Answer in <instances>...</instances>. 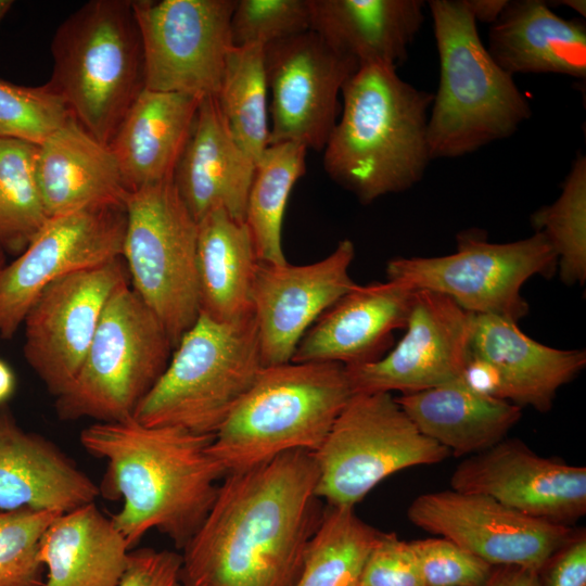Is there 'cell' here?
I'll use <instances>...</instances> for the list:
<instances>
[{"label":"cell","instance_id":"4","mask_svg":"<svg viewBox=\"0 0 586 586\" xmlns=\"http://www.w3.org/2000/svg\"><path fill=\"white\" fill-rule=\"evenodd\" d=\"M440 84L428 120L432 160L459 157L512 136L531 105L482 42L466 0H432Z\"/></svg>","mask_w":586,"mask_h":586},{"label":"cell","instance_id":"5","mask_svg":"<svg viewBox=\"0 0 586 586\" xmlns=\"http://www.w3.org/2000/svg\"><path fill=\"white\" fill-rule=\"evenodd\" d=\"M353 394L339 362L264 366L214 435L209 451L227 474L286 451L314 453Z\"/></svg>","mask_w":586,"mask_h":586},{"label":"cell","instance_id":"33","mask_svg":"<svg viewBox=\"0 0 586 586\" xmlns=\"http://www.w3.org/2000/svg\"><path fill=\"white\" fill-rule=\"evenodd\" d=\"M381 533L354 508L327 505L295 586H357Z\"/></svg>","mask_w":586,"mask_h":586},{"label":"cell","instance_id":"2","mask_svg":"<svg viewBox=\"0 0 586 586\" xmlns=\"http://www.w3.org/2000/svg\"><path fill=\"white\" fill-rule=\"evenodd\" d=\"M213 438L133 417L81 431V446L106 463L100 493L123 499L111 519L130 548L151 530L181 549L193 536L227 475L209 451Z\"/></svg>","mask_w":586,"mask_h":586},{"label":"cell","instance_id":"49","mask_svg":"<svg viewBox=\"0 0 586 586\" xmlns=\"http://www.w3.org/2000/svg\"><path fill=\"white\" fill-rule=\"evenodd\" d=\"M4 250L0 246V271L5 266V257H4Z\"/></svg>","mask_w":586,"mask_h":586},{"label":"cell","instance_id":"47","mask_svg":"<svg viewBox=\"0 0 586 586\" xmlns=\"http://www.w3.org/2000/svg\"><path fill=\"white\" fill-rule=\"evenodd\" d=\"M558 3H561L564 7H568L578 14L583 15L585 17L586 15V2L585 0H562Z\"/></svg>","mask_w":586,"mask_h":586},{"label":"cell","instance_id":"20","mask_svg":"<svg viewBox=\"0 0 586 586\" xmlns=\"http://www.w3.org/2000/svg\"><path fill=\"white\" fill-rule=\"evenodd\" d=\"M415 289L398 280L357 284L306 331L291 361L355 366L386 354L405 328Z\"/></svg>","mask_w":586,"mask_h":586},{"label":"cell","instance_id":"11","mask_svg":"<svg viewBox=\"0 0 586 586\" xmlns=\"http://www.w3.org/2000/svg\"><path fill=\"white\" fill-rule=\"evenodd\" d=\"M557 257L546 238L493 243L481 230L457 235L455 253L434 257H395L386 265L387 279L415 290L441 293L473 315H495L518 322L528 313L521 294L532 277L550 276Z\"/></svg>","mask_w":586,"mask_h":586},{"label":"cell","instance_id":"1","mask_svg":"<svg viewBox=\"0 0 586 586\" xmlns=\"http://www.w3.org/2000/svg\"><path fill=\"white\" fill-rule=\"evenodd\" d=\"M308 450L228 473L182 548V586H295L324 506Z\"/></svg>","mask_w":586,"mask_h":586},{"label":"cell","instance_id":"24","mask_svg":"<svg viewBox=\"0 0 586 586\" xmlns=\"http://www.w3.org/2000/svg\"><path fill=\"white\" fill-rule=\"evenodd\" d=\"M37 174L48 217L125 206L130 192L110 148L74 117L38 145Z\"/></svg>","mask_w":586,"mask_h":586},{"label":"cell","instance_id":"17","mask_svg":"<svg viewBox=\"0 0 586 586\" xmlns=\"http://www.w3.org/2000/svg\"><path fill=\"white\" fill-rule=\"evenodd\" d=\"M398 343L375 361L345 366L353 393H417L458 379L470 356L473 314L447 296L415 290Z\"/></svg>","mask_w":586,"mask_h":586},{"label":"cell","instance_id":"48","mask_svg":"<svg viewBox=\"0 0 586 586\" xmlns=\"http://www.w3.org/2000/svg\"><path fill=\"white\" fill-rule=\"evenodd\" d=\"M12 5L13 1L11 0H0V23Z\"/></svg>","mask_w":586,"mask_h":586},{"label":"cell","instance_id":"27","mask_svg":"<svg viewBox=\"0 0 586 586\" xmlns=\"http://www.w3.org/2000/svg\"><path fill=\"white\" fill-rule=\"evenodd\" d=\"M489 54L510 75L559 74L585 79L586 25L540 0L509 1L491 25Z\"/></svg>","mask_w":586,"mask_h":586},{"label":"cell","instance_id":"18","mask_svg":"<svg viewBox=\"0 0 586 586\" xmlns=\"http://www.w3.org/2000/svg\"><path fill=\"white\" fill-rule=\"evenodd\" d=\"M450 486L553 524L572 526L586 513V468L540 456L518 438L469 456L453 472Z\"/></svg>","mask_w":586,"mask_h":586},{"label":"cell","instance_id":"37","mask_svg":"<svg viewBox=\"0 0 586 586\" xmlns=\"http://www.w3.org/2000/svg\"><path fill=\"white\" fill-rule=\"evenodd\" d=\"M60 514L30 508L0 512V586H43L39 544Z\"/></svg>","mask_w":586,"mask_h":586},{"label":"cell","instance_id":"26","mask_svg":"<svg viewBox=\"0 0 586 586\" xmlns=\"http://www.w3.org/2000/svg\"><path fill=\"white\" fill-rule=\"evenodd\" d=\"M310 29L358 68H397L424 20L422 0H309Z\"/></svg>","mask_w":586,"mask_h":586},{"label":"cell","instance_id":"45","mask_svg":"<svg viewBox=\"0 0 586 586\" xmlns=\"http://www.w3.org/2000/svg\"><path fill=\"white\" fill-rule=\"evenodd\" d=\"M475 22L494 24L508 4V0H466Z\"/></svg>","mask_w":586,"mask_h":586},{"label":"cell","instance_id":"46","mask_svg":"<svg viewBox=\"0 0 586 586\" xmlns=\"http://www.w3.org/2000/svg\"><path fill=\"white\" fill-rule=\"evenodd\" d=\"M14 385L15 379L11 368L0 359V405L12 395Z\"/></svg>","mask_w":586,"mask_h":586},{"label":"cell","instance_id":"40","mask_svg":"<svg viewBox=\"0 0 586 586\" xmlns=\"http://www.w3.org/2000/svg\"><path fill=\"white\" fill-rule=\"evenodd\" d=\"M357 586H425L410 543L382 532Z\"/></svg>","mask_w":586,"mask_h":586},{"label":"cell","instance_id":"34","mask_svg":"<svg viewBox=\"0 0 586 586\" xmlns=\"http://www.w3.org/2000/svg\"><path fill=\"white\" fill-rule=\"evenodd\" d=\"M38 145L0 137V246L22 252L49 219L38 181Z\"/></svg>","mask_w":586,"mask_h":586},{"label":"cell","instance_id":"12","mask_svg":"<svg viewBox=\"0 0 586 586\" xmlns=\"http://www.w3.org/2000/svg\"><path fill=\"white\" fill-rule=\"evenodd\" d=\"M237 0L131 1L144 62V88L216 97L230 49Z\"/></svg>","mask_w":586,"mask_h":586},{"label":"cell","instance_id":"22","mask_svg":"<svg viewBox=\"0 0 586 586\" xmlns=\"http://www.w3.org/2000/svg\"><path fill=\"white\" fill-rule=\"evenodd\" d=\"M254 169L255 163L231 137L216 97L201 99L173 176L194 219L199 221L211 211L224 208L244 221Z\"/></svg>","mask_w":586,"mask_h":586},{"label":"cell","instance_id":"10","mask_svg":"<svg viewBox=\"0 0 586 586\" xmlns=\"http://www.w3.org/2000/svg\"><path fill=\"white\" fill-rule=\"evenodd\" d=\"M313 454L317 496L352 508L392 474L450 456L419 431L396 397L382 392L354 393Z\"/></svg>","mask_w":586,"mask_h":586},{"label":"cell","instance_id":"32","mask_svg":"<svg viewBox=\"0 0 586 586\" xmlns=\"http://www.w3.org/2000/svg\"><path fill=\"white\" fill-rule=\"evenodd\" d=\"M267 90L264 46H231L216 100L231 137L255 164L268 146Z\"/></svg>","mask_w":586,"mask_h":586},{"label":"cell","instance_id":"9","mask_svg":"<svg viewBox=\"0 0 586 586\" xmlns=\"http://www.w3.org/2000/svg\"><path fill=\"white\" fill-rule=\"evenodd\" d=\"M125 212L122 258L129 284L175 347L200 315L198 221L173 180L130 191Z\"/></svg>","mask_w":586,"mask_h":586},{"label":"cell","instance_id":"21","mask_svg":"<svg viewBox=\"0 0 586 586\" xmlns=\"http://www.w3.org/2000/svg\"><path fill=\"white\" fill-rule=\"evenodd\" d=\"M100 487L54 443L0 409V510L64 513L94 502Z\"/></svg>","mask_w":586,"mask_h":586},{"label":"cell","instance_id":"41","mask_svg":"<svg viewBox=\"0 0 586 586\" xmlns=\"http://www.w3.org/2000/svg\"><path fill=\"white\" fill-rule=\"evenodd\" d=\"M181 555L141 548L130 551L128 566L118 586H182Z\"/></svg>","mask_w":586,"mask_h":586},{"label":"cell","instance_id":"15","mask_svg":"<svg viewBox=\"0 0 586 586\" xmlns=\"http://www.w3.org/2000/svg\"><path fill=\"white\" fill-rule=\"evenodd\" d=\"M126 282V266L116 258L54 281L28 310L24 356L55 397L77 374L110 297Z\"/></svg>","mask_w":586,"mask_h":586},{"label":"cell","instance_id":"3","mask_svg":"<svg viewBox=\"0 0 586 586\" xmlns=\"http://www.w3.org/2000/svg\"><path fill=\"white\" fill-rule=\"evenodd\" d=\"M341 93L342 114L323 149L329 177L365 205L419 182L432 160L433 93L381 64L359 67Z\"/></svg>","mask_w":586,"mask_h":586},{"label":"cell","instance_id":"31","mask_svg":"<svg viewBox=\"0 0 586 586\" xmlns=\"http://www.w3.org/2000/svg\"><path fill=\"white\" fill-rule=\"evenodd\" d=\"M306 148L281 142L266 148L255 164L244 222L260 262L282 264V222L290 193L305 174Z\"/></svg>","mask_w":586,"mask_h":586},{"label":"cell","instance_id":"35","mask_svg":"<svg viewBox=\"0 0 586 586\" xmlns=\"http://www.w3.org/2000/svg\"><path fill=\"white\" fill-rule=\"evenodd\" d=\"M557 257L561 281L584 284L586 279V157L577 154L558 199L531 216Z\"/></svg>","mask_w":586,"mask_h":586},{"label":"cell","instance_id":"28","mask_svg":"<svg viewBox=\"0 0 586 586\" xmlns=\"http://www.w3.org/2000/svg\"><path fill=\"white\" fill-rule=\"evenodd\" d=\"M396 400L422 434L456 457L495 446L522 417L520 406L475 393L459 379Z\"/></svg>","mask_w":586,"mask_h":586},{"label":"cell","instance_id":"38","mask_svg":"<svg viewBox=\"0 0 586 586\" xmlns=\"http://www.w3.org/2000/svg\"><path fill=\"white\" fill-rule=\"evenodd\" d=\"M309 0H238L230 20L233 47L266 46L310 29Z\"/></svg>","mask_w":586,"mask_h":586},{"label":"cell","instance_id":"13","mask_svg":"<svg viewBox=\"0 0 586 586\" xmlns=\"http://www.w3.org/2000/svg\"><path fill=\"white\" fill-rule=\"evenodd\" d=\"M125 206L50 217L21 255L0 271V336L12 337L54 281L122 257Z\"/></svg>","mask_w":586,"mask_h":586},{"label":"cell","instance_id":"19","mask_svg":"<svg viewBox=\"0 0 586 586\" xmlns=\"http://www.w3.org/2000/svg\"><path fill=\"white\" fill-rule=\"evenodd\" d=\"M354 258V243L343 239L311 264L259 262L251 301L264 366L290 362L306 331L355 285Z\"/></svg>","mask_w":586,"mask_h":586},{"label":"cell","instance_id":"43","mask_svg":"<svg viewBox=\"0 0 586 586\" xmlns=\"http://www.w3.org/2000/svg\"><path fill=\"white\" fill-rule=\"evenodd\" d=\"M471 391L500 398V375L487 360L470 354L466 366L458 378Z\"/></svg>","mask_w":586,"mask_h":586},{"label":"cell","instance_id":"36","mask_svg":"<svg viewBox=\"0 0 586 586\" xmlns=\"http://www.w3.org/2000/svg\"><path fill=\"white\" fill-rule=\"evenodd\" d=\"M71 117L64 100L49 82L25 87L0 80V137L40 145Z\"/></svg>","mask_w":586,"mask_h":586},{"label":"cell","instance_id":"14","mask_svg":"<svg viewBox=\"0 0 586 586\" xmlns=\"http://www.w3.org/2000/svg\"><path fill=\"white\" fill-rule=\"evenodd\" d=\"M264 62L271 92L268 145L295 142L322 151L357 64L311 29L264 46Z\"/></svg>","mask_w":586,"mask_h":586},{"label":"cell","instance_id":"42","mask_svg":"<svg viewBox=\"0 0 586 586\" xmlns=\"http://www.w3.org/2000/svg\"><path fill=\"white\" fill-rule=\"evenodd\" d=\"M537 586H586V532L573 531L537 572Z\"/></svg>","mask_w":586,"mask_h":586},{"label":"cell","instance_id":"25","mask_svg":"<svg viewBox=\"0 0 586 586\" xmlns=\"http://www.w3.org/2000/svg\"><path fill=\"white\" fill-rule=\"evenodd\" d=\"M200 102L180 92L139 93L109 144L129 191L173 180Z\"/></svg>","mask_w":586,"mask_h":586},{"label":"cell","instance_id":"23","mask_svg":"<svg viewBox=\"0 0 586 586\" xmlns=\"http://www.w3.org/2000/svg\"><path fill=\"white\" fill-rule=\"evenodd\" d=\"M470 354L489 361L500 375V398L514 405L548 411L558 390L586 365L582 349L544 345L518 322L495 315H473Z\"/></svg>","mask_w":586,"mask_h":586},{"label":"cell","instance_id":"39","mask_svg":"<svg viewBox=\"0 0 586 586\" xmlns=\"http://www.w3.org/2000/svg\"><path fill=\"white\" fill-rule=\"evenodd\" d=\"M409 543L425 586H484L495 568L444 537Z\"/></svg>","mask_w":586,"mask_h":586},{"label":"cell","instance_id":"7","mask_svg":"<svg viewBox=\"0 0 586 586\" xmlns=\"http://www.w3.org/2000/svg\"><path fill=\"white\" fill-rule=\"evenodd\" d=\"M263 367L253 314L231 322L200 314L132 417L148 426L215 435Z\"/></svg>","mask_w":586,"mask_h":586},{"label":"cell","instance_id":"6","mask_svg":"<svg viewBox=\"0 0 586 586\" xmlns=\"http://www.w3.org/2000/svg\"><path fill=\"white\" fill-rule=\"evenodd\" d=\"M49 84L72 116L110 144L144 89L143 50L129 0H91L56 29Z\"/></svg>","mask_w":586,"mask_h":586},{"label":"cell","instance_id":"8","mask_svg":"<svg viewBox=\"0 0 586 586\" xmlns=\"http://www.w3.org/2000/svg\"><path fill=\"white\" fill-rule=\"evenodd\" d=\"M174 346L129 282L110 297L84 361L56 396L63 420L119 421L133 416L164 372Z\"/></svg>","mask_w":586,"mask_h":586},{"label":"cell","instance_id":"16","mask_svg":"<svg viewBox=\"0 0 586 586\" xmlns=\"http://www.w3.org/2000/svg\"><path fill=\"white\" fill-rule=\"evenodd\" d=\"M407 517L421 530L454 542L493 566L535 572L574 531L527 517L487 496L451 488L418 496Z\"/></svg>","mask_w":586,"mask_h":586},{"label":"cell","instance_id":"29","mask_svg":"<svg viewBox=\"0 0 586 586\" xmlns=\"http://www.w3.org/2000/svg\"><path fill=\"white\" fill-rule=\"evenodd\" d=\"M130 547L112 519L89 502L58 515L39 544L43 586H118Z\"/></svg>","mask_w":586,"mask_h":586},{"label":"cell","instance_id":"30","mask_svg":"<svg viewBox=\"0 0 586 586\" xmlns=\"http://www.w3.org/2000/svg\"><path fill=\"white\" fill-rule=\"evenodd\" d=\"M251 231L224 208L198 221L200 314L219 322L253 314L251 291L259 264Z\"/></svg>","mask_w":586,"mask_h":586},{"label":"cell","instance_id":"44","mask_svg":"<svg viewBox=\"0 0 586 586\" xmlns=\"http://www.w3.org/2000/svg\"><path fill=\"white\" fill-rule=\"evenodd\" d=\"M484 586H537V572L512 565L495 566Z\"/></svg>","mask_w":586,"mask_h":586}]
</instances>
